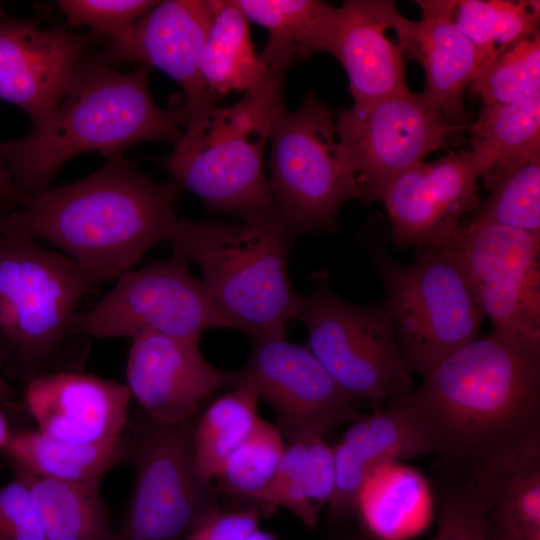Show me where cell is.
<instances>
[{"instance_id": "6da1fadb", "label": "cell", "mask_w": 540, "mask_h": 540, "mask_svg": "<svg viewBox=\"0 0 540 540\" xmlns=\"http://www.w3.org/2000/svg\"><path fill=\"white\" fill-rule=\"evenodd\" d=\"M398 399L435 457V479L486 485L540 450V351L492 331L458 349Z\"/></svg>"}, {"instance_id": "7a4b0ae2", "label": "cell", "mask_w": 540, "mask_h": 540, "mask_svg": "<svg viewBox=\"0 0 540 540\" xmlns=\"http://www.w3.org/2000/svg\"><path fill=\"white\" fill-rule=\"evenodd\" d=\"M181 188L156 182L121 154L72 184L47 189L0 219V232L43 239L61 249L99 285L133 269L169 241Z\"/></svg>"}, {"instance_id": "3957f363", "label": "cell", "mask_w": 540, "mask_h": 540, "mask_svg": "<svg viewBox=\"0 0 540 540\" xmlns=\"http://www.w3.org/2000/svg\"><path fill=\"white\" fill-rule=\"evenodd\" d=\"M106 54H84L50 114L25 137L0 144L23 205L48 189L60 167L81 153L121 154L143 141L174 145L189 111L165 110L153 100L150 67L124 73Z\"/></svg>"}, {"instance_id": "277c9868", "label": "cell", "mask_w": 540, "mask_h": 540, "mask_svg": "<svg viewBox=\"0 0 540 540\" xmlns=\"http://www.w3.org/2000/svg\"><path fill=\"white\" fill-rule=\"evenodd\" d=\"M291 65L272 63L264 83L231 106L208 101L191 111L186 130L163 159L171 180L208 210L243 221L279 217L263 157L273 121L285 109Z\"/></svg>"}, {"instance_id": "5b68a950", "label": "cell", "mask_w": 540, "mask_h": 540, "mask_svg": "<svg viewBox=\"0 0 540 540\" xmlns=\"http://www.w3.org/2000/svg\"><path fill=\"white\" fill-rule=\"evenodd\" d=\"M296 235L280 217L226 223L178 218L169 242L199 265L203 283L231 328L251 339L285 337L306 296L288 263Z\"/></svg>"}, {"instance_id": "8992f818", "label": "cell", "mask_w": 540, "mask_h": 540, "mask_svg": "<svg viewBox=\"0 0 540 540\" xmlns=\"http://www.w3.org/2000/svg\"><path fill=\"white\" fill-rule=\"evenodd\" d=\"M400 354L425 377L442 360L478 337L483 316L464 273L442 243L418 249L401 264L374 247Z\"/></svg>"}, {"instance_id": "52a82bcc", "label": "cell", "mask_w": 540, "mask_h": 540, "mask_svg": "<svg viewBox=\"0 0 540 540\" xmlns=\"http://www.w3.org/2000/svg\"><path fill=\"white\" fill-rule=\"evenodd\" d=\"M269 141L268 184L280 219L296 236L338 232L341 207L364 195L325 103L307 91L295 111L277 114Z\"/></svg>"}, {"instance_id": "ba28073f", "label": "cell", "mask_w": 540, "mask_h": 540, "mask_svg": "<svg viewBox=\"0 0 540 540\" xmlns=\"http://www.w3.org/2000/svg\"><path fill=\"white\" fill-rule=\"evenodd\" d=\"M311 293L296 319L307 328V348L350 396L378 406L413 390L411 372L397 344L385 302L352 304L313 273Z\"/></svg>"}, {"instance_id": "9c48e42d", "label": "cell", "mask_w": 540, "mask_h": 540, "mask_svg": "<svg viewBox=\"0 0 540 540\" xmlns=\"http://www.w3.org/2000/svg\"><path fill=\"white\" fill-rule=\"evenodd\" d=\"M195 420L165 424L143 412L128 422L136 474L112 540H182L221 510L219 493L195 462Z\"/></svg>"}, {"instance_id": "30bf717a", "label": "cell", "mask_w": 540, "mask_h": 540, "mask_svg": "<svg viewBox=\"0 0 540 540\" xmlns=\"http://www.w3.org/2000/svg\"><path fill=\"white\" fill-rule=\"evenodd\" d=\"M96 285L65 254L0 232V332L31 369L48 362L77 333V308Z\"/></svg>"}, {"instance_id": "8fae6325", "label": "cell", "mask_w": 540, "mask_h": 540, "mask_svg": "<svg viewBox=\"0 0 540 540\" xmlns=\"http://www.w3.org/2000/svg\"><path fill=\"white\" fill-rule=\"evenodd\" d=\"M440 243L457 260L493 331L540 351V237L465 219Z\"/></svg>"}, {"instance_id": "7c38bea8", "label": "cell", "mask_w": 540, "mask_h": 540, "mask_svg": "<svg viewBox=\"0 0 540 540\" xmlns=\"http://www.w3.org/2000/svg\"><path fill=\"white\" fill-rule=\"evenodd\" d=\"M74 328L95 338L132 339L144 332L200 338L207 329L231 326L188 260L173 250L164 260L122 274L100 301L77 315Z\"/></svg>"}, {"instance_id": "4fadbf2b", "label": "cell", "mask_w": 540, "mask_h": 540, "mask_svg": "<svg viewBox=\"0 0 540 540\" xmlns=\"http://www.w3.org/2000/svg\"><path fill=\"white\" fill-rule=\"evenodd\" d=\"M335 122L367 203L380 201L395 178L423 162L453 135L439 108L423 93L411 91L354 103Z\"/></svg>"}, {"instance_id": "5bb4252c", "label": "cell", "mask_w": 540, "mask_h": 540, "mask_svg": "<svg viewBox=\"0 0 540 540\" xmlns=\"http://www.w3.org/2000/svg\"><path fill=\"white\" fill-rule=\"evenodd\" d=\"M236 375L271 406L287 444L323 437L362 414V401L343 391L307 346L285 337L252 339L249 359Z\"/></svg>"}, {"instance_id": "9a60e30c", "label": "cell", "mask_w": 540, "mask_h": 540, "mask_svg": "<svg viewBox=\"0 0 540 540\" xmlns=\"http://www.w3.org/2000/svg\"><path fill=\"white\" fill-rule=\"evenodd\" d=\"M484 170L481 159L470 149L421 162L395 178L380 201L389 216L396 247L418 250L451 235L464 215L479 206L477 182Z\"/></svg>"}, {"instance_id": "2e32d148", "label": "cell", "mask_w": 540, "mask_h": 540, "mask_svg": "<svg viewBox=\"0 0 540 540\" xmlns=\"http://www.w3.org/2000/svg\"><path fill=\"white\" fill-rule=\"evenodd\" d=\"M199 341L148 332L132 338L126 386L150 418L165 424L191 420L216 390L234 386L235 372L208 363Z\"/></svg>"}, {"instance_id": "e0dca14e", "label": "cell", "mask_w": 540, "mask_h": 540, "mask_svg": "<svg viewBox=\"0 0 540 540\" xmlns=\"http://www.w3.org/2000/svg\"><path fill=\"white\" fill-rule=\"evenodd\" d=\"M93 37L6 16L0 9V99L42 122L63 96Z\"/></svg>"}, {"instance_id": "ac0fdd59", "label": "cell", "mask_w": 540, "mask_h": 540, "mask_svg": "<svg viewBox=\"0 0 540 540\" xmlns=\"http://www.w3.org/2000/svg\"><path fill=\"white\" fill-rule=\"evenodd\" d=\"M131 399L126 384L77 371H53L29 379L27 409L38 430L76 444H101L123 435Z\"/></svg>"}, {"instance_id": "d6986e66", "label": "cell", "mask_w": 540, "mask_h": 540, "mask_svg": "<svg viewBox=\"0 0 540 540\" xmlns=\"http://www.w3.org/2000/svg\"><path fill=\"white\" fill-rule=\"evenodd\" d=\"M212 15V0L158 1L125 40L105 54L113 64L136 62L166 73L182 88L186 97L183 107L191 112L216 100L208 93L200 73Z\"/></svg>"}, {"instance_id": "ffe728a7", "label": "cell", "mask_w": 540, "mask_h": 540, "mask_svg": "<svg viewBox=\"0 0 540 540\" xmlns=\"http://www.w3.org/2000/svg\"><path fill=\"white\" fill-rule=\"evenodd\" d=\"M407 21L394 1L348 0L336 8L327 53L344 67L354 103L410 91L404 47L385 33H400Z\"/></svg>"}, {"instance_id": "44dd1931", "label": "cell", "mask_w": 540, "mask_h": 540, "mask_svg": "<svg viewBox=\"0 0 540 540\" xmlns=\"http://www.w3.org/2000/svg\"><path fill=\"white\" fill-rule=\"evenodd\" d=\"M422 12L399 37L404 57L418 61L425 73L422 92L459 135L468 125L464 95L480 66L478 52L454 22L456 0H417Z\"/></svg>"}, {"instance_id": "7402d4cb", "label": "cell", "mask_w": 540, "mask_h": 540, "mask_svg": "<svg viewBox=\"0 0 540 540\" xmlns=\"http://www.w3.org/2000/svg\"><path fill=\"white\" fill-rule=\"evenodd\" d=\"M333 450L335 489L328 503L333 519L355 511L363 484L377 468L430 454L423 431L398 400L351 421Z\"/></svg>"}, {"instance_id": "603a6c76", "label": "cell", "mask_w": 540, "mask_h": 540, "mask_svg": "<svg viewBox=\"0 0 540 540\" xmlns=\"http://www.w3.org/2000/svg\"><path fill=\"white\" fill-rule=\"evenodd\" d=\"M434 493L416 469L391 462L363 484L355 511L376 540H408L430 523Z\"/></svg>"}, {"instance_id": "cb8c5ba5", "label": "cell", "mask_w": 540, "mask_h": 540, "mask_svg": "<svg viewBox=\"0 0 540 540\" xmlns=\"http://www.w3.org/2000/svg\"><path fill=\"white\" fill-rule=\"evenodd\" d=\"M470 128L471 149L486 165L484 186L492 190L524 164L540 159V91L519 102L483 106Z\"/></svg>"}, {"instance_id": "d4e9b609", "label": "cell", "mask_w": 540, "mask_h": 540, "mask_svg": "<svg viewBox=\"0 0 540 540\" xmlns=\"http://www.w3.org/2000/svg\"><path fill=\"white\" fill-rule=\"evenodd\" d=\"M213 15L202 50L200 73L208 93L259 88L269 69L252 44L248 20L233 1L212 0Z\"/></svg>"}, {"instance_id": "484cf974", "label": "cell", "mask_w": 540, "mask_h": 540, "mask_svg": "<svg viewBox=\"0 0 540 540\" xmlns=\"http://www.w3.org/2000/svg\"><path fill=\"white\" fill-rule=\"evenodd\" d=\"M244 16L269 34L261 55L267 65L327 53L336 8L319 0H234Z\"/></svg>"}, {"instance_id": "4316f807", "label": "cell", "mask_w": 540, "mask_h": 540, "mask_svg": "<svg viewBox=\"0 0 540 540\" xmlns=\"http://www.w3.org/2000/svg\"><path fill=\"white\" fill-rule=\"evenodd\" d=\"M4 451L18 467L54 480L86 482L104 474L132 455L131 441L123 435L101 444H76L36 430L11 433Z\"/></svg>"}, {"instance_id": "83f0119b", "label": "cell", "mask_w": 540, "mask_h": 540, "mask_svg": "<svg viewBox=\"0 0 540 540\" xmlns=\"http://www.w3.org/2000/svg\"><path fill=\"white\" fill-rule=\"evenodd\" d=\"M28 486L46 540H112L113 529L100 494L101 480L70 482L18 467Z\"/></svg>"}, {"instance_id": "f1b7e54d", "label": "cell", "mask_w": 540, "mask_h": 540, "mask_svg": "<svg viewBox=\"0 0 540 540\" xmlns=\"http://www.w3.org/2000/svg\"><path fill=\"white\" fill-rule=\"evenodd\" d=\"M335 489L333 446L323 437L286 444L265 499V512L283 507L314 527Z\"/></svg>"}, {"instance_id": "f546056e", "label": "cell", "mask_w": 540, "mask_h": 540, "mask_svg": "<svg viewBox=\"0 0 540 540\" xmlns=\"http://www.w3.org/2000/svg\"><path fill=\"white\" fill-rule=\"evenodd\" d=\"M487 540H540V450L485 485Z\"/></svg>"}, {"instance_id": "4dcf8cb0", "label": "cell", "mask_w": 540, "mask_h": 540, "mask_svg": "<svg viewBox=\"0 0 540 540\" xmlns=\"http://www.w3.org/2000/svg\"><path fill=\"white\" fill-rule=\"evenodd\" d=\"M259 397L235 371L232 390L212 401L196 417L192 443L196 465L207 479L215 478L227 458L251 434L260 417Z\"/></svg>"}, {"instance_id": "1f68e13d", "label": "cell", "mask_w": 540, "mask_h": 540, "mask_svg": "<svg viewBox=\"0 0 540 540\" xmlns=\"http://www.w3.org/2000/svg\"><path fill=\"white\" fill-rule=\"evenodd\" d=\"M539 19L538 0H459L454 9L455 25L475 46L480 65L539 32Z\"/></svg>"}, {"instance_id": "d6a6232c", "label": "cell", "mask_w": 540, "mask_h": 540, "mask_svg": "<svg viewBox=\"0 0 540 540\" xmlns=\"http://www.w3.org/2000/svg\"><path fill=\"white\" fill-rule=\"evenodd\" d=\"M285 447L277 427L260 418L215 477L217 492L251 501L265 512L267 492Z\"/></svg>"}, {"instance_id": "836d02e7", "label": "cell", "mask_w": 540, "mask_h": 540, "mask_svg": "<svg viewBox=\"0 0 540 540\" xmlns=\"http://www.w3.org/2000/svg\"><path fill=\"white\" fill-rule=\"evenodd\" d=\"M469 87L483 106L519 102L540 91L539 32L482 63Z\"/></svg>"}, {"instance_id": "e575fe53", "label": "cell", "mask_w": 540, "mask_h": 540, "mask_svg": "<svg viewBox=\"0 0 540 540\" xmlns=\"http://www.w3.org/2000/svg\"><path fill=\"white\" fill-rule=\"evenodd\" d=\"M467 219L513 228L540 237V159L504 178Z\"/></svg>"}, {"instance_id": "d590c367", "label": "cell", "mask_w": 540, "mask_h": 540, "mask_svg": "<svg viewBox=\"0 0 540 540\" xmlns=\"http://www.w3.org/2000/svg\"><path fill=\"white\" fill-rule=\"evenodd\" d=\"M438 529L433 540H487L485 487L476 482L434 480Z\"/></svg>"}, {"instance_id": "8d00e7d4", "label": "cell", "mask_w": 540, "mask_h": 540, "mask_svg": "<svg viewBox=\"0 0 540 540\" xmlns=\"http://www.w3.org/2000/svg\"><path fill=\"white\" fill-rule=\"evenodd\" d=\"M57 6L70 27L87 26L92 37L104 38L108 48L123 42L134 25L158 1L151 0H61Z\"/></svg>"}, {"instance_id": "74e56055", "label": "cell", "mask_w": 540, "mask_h": 540, "mask_svg": "<svg viewBox=\"0 0 540 540\" xmlns=\"http://www.w3.org/2000/svg\"><path fill=\"white\" fill-rule=\"evenodd\" d=\"M0 540H46L27 484L0 487Z\"/></svg>"}, {"instance_id": "f35d334b", "label": "cell", "mask_w": 540, "mask_h": 540, "mask_svg": "<svg viewBox=\"0 0 540 540\" xmlns=\"http://www.w3.org/2000/svg\"><path fill=\"white\" fill-rule=\"evenodd\" d=\"M264 511L257 505L243 509L223 511L210 515L182 540H244L260 528Z\"/></svg>"}, {"instance_id": "ab89813d", "label": "cell", "mask_w": 540, "mask_h": 540, "mask_svg": "<svg viewBox=\"0 0 540 540\" xmlns=\"http://www.w3.org/2000/svg\"><path fill=\"white\" fill-rule=\"evenodd\" d=\"M16 203H22L23 200L18 193L11 174L0 156V210L5 214Z\"/></svg>"}, {"instance_id": "60d3db41", "label": "cell", "mask_w": 540, "mask_h": 540, "mask_svg": "<svg viewBox=\"0 0 540 540\" xmlns=\"http://www.w3.org/2000/svg\"><path fill=\"white\" fill-rule=\"evenodd\" d=\"M10 435H11V432L8 430L5 418L0 412V450L5 449L9 441Z\"/></svg>"}, {"instance_id": "b9f144b4", "label": "cell", "mask_w": 540, "mask_h": 540, "mask_svg": "<svg viewBox=\"0 0 540 540\" xmlns=\"http://www.w3.org/2000/svg\"><path fill=\"white\" fill-rule=\"evenodd\" d=\"M244 540H277L271 533L258 528L247 536Z\"/></svg>"}, {"instance_id": "7bdbcfd3", "label": "cell", "mask_w": 540, "mask_h": 540, "mask_svg": "<svg viewBox=\"0 0 540 540\" xmlns=\"http://www.w3.org/2000/svg\"><path fill=\"white\" fill-rule=\"evenodd\" d=\"M10 396H11V389L0 375V402H3L9 399Z\"/></svg>"}, {"instance_id": "ee69618b", "label": "cell", "mask_w": 540, "mask_h": 540, "mask_svg": "<svg viewBox=\"0 0 540 540\" xmlns=\"http://www.w3.org/2000/svg\"><path fill=\"white\" fill-rule=\"evenodd\" d=\"M6 214L0 210V219L5 216Z\"/></svg>"}]
</instances>
